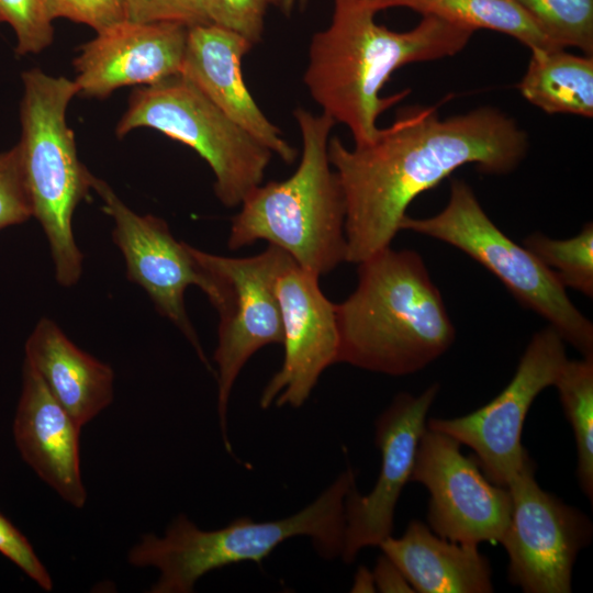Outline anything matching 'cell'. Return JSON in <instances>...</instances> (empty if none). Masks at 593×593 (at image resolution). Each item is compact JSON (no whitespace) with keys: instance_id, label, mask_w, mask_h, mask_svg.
<instances>
[{"instance_id":"obj_1","label":"cell","mask_w":593,"mask_h":593,"mask_svg":"<svg viewBox=\"0 0 593 593\" xmlns=\"http://www.w3.org/2000/svg\"><path fill=\"white\" fill-rule=\"evenodd\" d=\"M528 147L526 131L492 107L448 118L435 108H410L353 148L331 137L328 159L346 205V261L358 265L390 247L410 203L457 168L473 164L483 174L506 175Z\"/></svg>"},{"instance_id":"obj_2","label":"cell","mask_w":593,"mask_h":593,"mask_svg":"<svg viewBox=\"0 0 593 593\" xmlns=\"http://www.w3.org/2000/svg\"><path fill=\"white\" fill-rule=\"evenodd\" d=\"M329 25L310 43L304 85L322 113L344 124L356 146L373 141L378 118L406 91L380 92L399 68L437 60L461 52L474 31L435 15L396 32L374 21L376 11L362 0H333Z\"/></svg>"},{"instance_id":"obj_3","label":"cell","mask_w":593,"mask_h":593,"mask_svg":"<svg viewBox=\"0 0 593 593\" xmlns=\"http://www.w3.org/2000/svg\"><path fill=\"white\" fill-rule=\"evenodd\" d=\"M358 265L356 289L336 304L338 362L400 377L450 348L455 327L416 251L390 246Z\"/></svg>"},{"instance_id":"obj_4","label":"cell","mask_w":593,"mask_h":593,"mask_svg":"<svg viewBox=\"0 0 593 593\" xmlns=\"http://www.w3.org/2000/svg\"><path fill=\"white\" fill-rule=\"evenodd\" d=\"M293 115L302 141L300 163L287 179L261 183L245 198L232 219L227 247L266 240L320 278L347 256L345 199L328 159L336 123L303 108Z\"/></svg>"},{"instance_id":"obj_5","label":"cell","mask_w":593,"mask_h":593,"mask_svg":"<svg viewBox=\"0 0 593 593\" xmlns=\"http://www.w3.org/2000/svg\"><path fill=\"white\" fill-rule=\"evenodd\" d=\"M355 485V473L348 468L307 506L276 521L238 517L225 527L202 530L179 515L163 537L144 535L130 550L128 562L158 569L149 592L190 593L204 574L245 561L260 563L294 537H309L321 556L335 558L343 551L346 499Z\"/></svg>"},{"instance_id":"obj_6","label":"cell","mask_w":593,"mask_h":593,"mask_svg":"<svg viewBox=\"0 0 593 593\" xmlns=\"http://www.w3.org/2000/svg\"><path fill=\"white\" fill-rule=\"evenodd\" d=\"M22 81L21 137L15 146L33 217L49 244L56 280L68 288L79 280L83 259L74 237L72 216L91 189L92 175L78 158L75 134L66 121L78 87L74 80L38 68L24 71Z\"/></svg>"},{"instance_id":"obj_7","label":"cell","mask_w":593,"mask_h":593,"mask_svg":"<svg viewBox=\"0 0 593 593\" xmlns=\"http://www.w3.org/2000/svg\"><path fill=\"white\" fill-rule=\"evenodd\" d=\"M401 230L460 249L492 272L522 305L547 320L583 357H593L592 323L571 302L558 277L491 221L466 181H451L448 203L438 214L406 215Z\"/></svg>"},{"instance_id":"obj_8","label":"cell","mask_w":593,"mask_h":593,"mask_svg":"<svg viewBox=\"0 0 593 593\" xmlns=\"http://www.w3.org/2000/svg\"><path fill=\"white\" fill-rule=\"evenodd\" d=\"M139 127L202 157L214 175V193L227 208L239 206L262 183L273 155L181 74L134 90L115 132L123 137Z\"/></svg>"},{"instance_id":"obj_9","label":"cell","mask_w":593,"mask_h":593,"mask_svg":"<svg viewBox=\"0 0 593 593\" xmlns=\"http://www.w3.org/2000/svg\"><path fill=\"white\" fill-rule=\"evenodd\" d=\"M201 269L213 282L210 300L220 316L217 346L213 360L217 366V413L224 445L227 436V409L236 379L259 349L282 344V321L276 294V279L292 257L268 244L250 257H227L189 246Z\"/></svg>"},{"instance_id":"obj_10","label":"cell","mask_w":593,"mask_h":593,"mask_svg":"<svg viewBox=\"0 0 593 593\" xmlns=\"http://www.w3.org/2000/svg\"><path fill=\"white\" fill-rule=\"evenodd\" d=\"M506 489L511 517L500 542L510 582L525 593H570L577 556L592 536L589 517L540 488L530 458Z\"/></svg>"},{"instance_id":"obj_11","label":"cell","mask_w":593,"mask_h":593,"mask_svg":"<svg viewBox=\"0 0 593 593\" xmlns=\"http://www.w3.org/2000/svg\"><path fill=\"white\" fill-rule=\"evenodd\" d=\"M566 361L564 340L548 326L534 334L512 380L492 401L463 416L432 417L426 427L470 447L484 475L506 488L529 459L522 445L529 407L542 390L555 384Z\"/></svg>"},{"instance_id":"obj_12","label":"cell","mask_w":593,"mask_h":593,"mask_svg":"<svg viewBox=\"0 0 593 593\" xmlns=\"http://www.w3.org/2000/svg\"><path fill=\"white\" fill-rule=\"evenodd\" d=\"M411 481L429 493L427 521L435 534L466 545L500 542L511 517L510 493L491 482L456 439L426 427Z\"/></svg>"},{"instance_id":"obj_13","label":"cell","mask_w":593,"mask_h":593,"mask_svg":"<svg viewBox=\"0 0 593 593\" xmlns=\"http://www.w3.org/2000/svg\"><path fill=\"white\" fill-rule=\"evenodd\" d=\"M90 186L103 201V211L114 221L112 238L123 254L127 279L147 292L160 315L182 332L212 371L188 317L184 291L197 286L210 300L213 282L194 260L190 245L176 240L163 219L132 211L102 179L91 175Z\"/></svg>"},{"instance_id":"obj_14","label":"cell","mask_w":593,"mask_h":593,"mask_svg":"<svg viewBox=\"0 0 593 593\" xmlns=\"http://www.w3.org/2000/svg\"><path fill=\"white\" fill-rule=\"evenodd\" d=\"M318 277L301 268L293 258L276 279L282 321L283 361L260 395L268 409L303 405L321 374L338 362L339 331L336 304L322 292Z\"/></svg>"},{"instance_id":"obj_15","label":"cell","mask_w":593,"mask_h":593,"mask_svg":"<svg viewBox=\"0 0 593 593\" xmlns=\"http://www.w3.org/2000/svg\"><path fill=\"white\" fill-rule=\"evenodd\" d=\"M439 385H429L419 395L398 394L376 421V445L381 468L373 489L367 495L349 491L345 506V538L340 557L355 560L366 547L379 546L392 535L395 506L409 481L419 439L426 428V415Z\"/></svg>"},{"instance_id":"obj_16","label":"cell","mask_w":593,"mask_h":593,"mask_svg":"<svg viewBox=\"0 0 593 593\" xmlns=\"http://www.w3.org/2000/svg\"><path fill=\"white\" fill-rule=\"evenodd\" d=\"M189 27L124 21L85 43L74 60L78 94L105 98L125 86H150L181 71Z\"/></svg>"},{"instance_id":"obj_17","label":"cell","mask_w":593,"mask_h":593,"mask_svg":"<svg viewBox=\"0 0 593 593\" xmlns=\"http://www.w3.org/2000/svg\"><path fill=\"white\" fill-rule=\"evenodd\" d=\"M253 46L214 23L190 26L180 74L273 155L292 164L298 150L264 114L245 83L242 61Z\"/></svg>"},{"instance_id":"obj_18","label":"cell","mask_w":593,"mask_h":593,"mask_svg":"<svg viewBox=\"0 0 593 593\" xmlns=\"http://www.w3.org/2000/svg\"><path fill=\"white\" fill-rule=\"evenodd\" d=\"M80 429L24 359L22 391L13 421L15 445L34 472L77 508L87 501L80 470Z\"/></svg>"},{"instance_id":"obj_19","label":"cell","mask_w":593,"mask_h":593,"mask_svg":"<svg viewBox=\"0 0 593 593\" xmlns=\"http://www.w3.org/2000/svg\"><path fill=\"white\" fill-rule=\"evenodd\" d=\"M25 360L80 427L113 400L112 368L77 347L49 318H41L27 338Z\"/></svg>"},{"instance_id":"obj_20","label":"cell","mask_w":593,"mask_h":593,"mask_svg":"<svg viewBox=\"0 0 593 593\" xmlns=\"http://www.w3.org/2000/svg\"><path fill=\"white\" fill-rule=\"evenodd\" d=\"M418 593H491L492 571L478 546L450 541L412 521L404 534L380 545Z\"/></svg>"},{"instance_id":"obj_21","label":"cell","mask_w":593,"mask_h":593,"mask_svg":"<svg viewBox=\"0 0 593 593\" xmlns=\"http://www.w3.org/2000/svg\"><path fill=\"white\" fill-rule=\"evenodd\" d=\"M521 94L548 114L593 118V56L564 48L533 51L518 83Z\"/></svg>"},{"instance_id":"obj_22","label":"cell","mask_w":593,"mask_h":593,"mask_svg":"<svg viewBox=\"0 0 593 593\" xmlns=\"http://www.w3.org/2000/svg\"><path fill=\"white\" fill-rule=\"evenodd\" d=\"M394 7L412 9L422 15H435L477 31L504 33L533 51L558 47L516 0H398Z\"/></svg>"},{"instance_id":"obj_23","label":"cell","mask_w":593,"mask_h":593,"mask_svg":"<svg viewBox=\"0 0 593 593\" xmlns=\"http://www.w3.org/2000/svg\"><path fill=\"white\" fill-rule=\"evenodd\" d=\"M553 387L574 434L577 477L586 497L593 499V357L569 360L562 366Z\"/></svg>"},{"instance_id":"obj_24","label":"cell","mask_w":593,"mask_h":593,"mask_svg":"<svg viewBox=\"0 0 593 593\" xmlns=\"http://www.w3.org/2000/svg\"><path fill=\"white\" fill-rule=\"evenodd\" d=\"M523 245L559 279L564 288L593 296V225L568 239H552L540 233L524 238Z\"/></svg>"},{"instance_id":"obj_25","label":"cell","mask_w":593,"mask_h":593,"mask_svg":"<svg viewBox=\"0 0 593 593\" xmlns=\"http://www.w3.org/2000/svg\"><path fill=\"white\" fill-rule=\"evenodd\" d=\"M558 47L593 55V0H516Z\"/></svg>"},{"instance_id":"obj_26","label":"cell","mask_w":593,"mask_h":593,"mask_svg":"<svg viewBox=\"0 0 593 593\" xmlns=\"http://www.w3.org/2000/svg\"><path fill=\"white\" fill-rule=\"evenodd\" d=\"M44 0H0V24L16 36L19 55L37 54L53 42L54 29Z\"/></svg>"},{"instance_id":"obj_27","label":"cell","mask_w":593,"mask_h":593,"mask_svg":"<svg viewBox=\"0 0 593 593\" xmlns=\"http://www.w3.org/2000/svg\"><path fill=\"white\" fill-rule=\"evenodd\" d=\"M126 20L137 23L175 22L188 27L216 21L215 0H122Z\"/></svg>"},{"instance_id":"obj_28","label":"cell","mask_w":593,"mask_h":593,"mask_svg":"<svg viewBox=\"0 0 593 593\" xmlns=\"http://www.w3.org/2000/svg\"><path fill=\"white\" fill-rule=\"evenodd\" d=\"M33 216L16 146L0 153V231Z\"/></svg>"},{"instance_id":"obj_29","label":"cell","mask_w":593,"mask_h":593,"mask_svg":"<svg viewBox=\"0 0 593 593\" xmlns=\"http://www.w3.org/2000/svg\"><path fill=\"white\" fill-rule=\"evenodd\" d=\"M44 3L52 21L65 18L97 33L126 21L122 0H44Z\"/></svg>"},{"instance_id":"obj_30","label":"cell","mask_w":593,"mask_h":593,"mask_svg":"<svg viewBox=\"0 0 593 593\" xmlns=\"http://www.w3.org/2000/svg\"><path fill=\"white\" fill-rule=\"evenodd\" d=\"M215 24L236 32L253 45L262 38L265 15L277 0H215Z\"/></svg>"},{"instance_id":"obj_31","label":"cell","mask_w":593,"mask_h":593,"mask_svg":"<svg viewBox=\"0 0 593 593\" xmlns=\"http://www.w3.org/2000/svg\"><path fill=\"white\" fill-rule=\"evenodd\" d=\"M0 553L19 567L43 590L52 591L53 581L25 536L0 513Z\"/></svg>"},{"instance_id":"obj_32","label":"cell","mask_w":593,"mask_h":593,"mask_svg":"<svg viewBox=\"0 0 593 593\" xmlns=\"http://www.w3.org/2000/svg\"><path fill=\"white\" fill-rule=\"evenodd\" d=\"M372 574L380 592H414L401 570L385 555L379 557Z\"/></svg>"},{"instance_id":"obj_33","label":"cell","mask_w":593,"mask_h":593,"mask_svg":"<svg viewBox=\"0 0 593 593\" xmlns=\"http://www.w3.org/2000/svg\"><path fill=\"white\" fill-rule=\"evenodd\" d=\"M376 583L371 571L360 567L354 579L351 592H376Z\"/></svg>"},{"instance_id":"obj_34","label":"cell","mask_w":593,"mask_h":593,"mask_svg":"<svg viewBox=\"0 0 593 593\" xmlns=\"http://www.w3.org/2000/svg\"><path fill=\"white\" fill-rule=\"evenodd\" d=\"M307 0H277V7L281 9V11L289 15L296 5L305 3Z\"/></svg>"},{"instance_id":"obj_35","label":"cell","mask_w":593,"mask_h":593,"mask_svg":"<svg viewBox=\"0 0 593 593\" xmlns=\"http://www.w3.org/2000/svg\"><path fill=\"white\" fill-rule=\"evenodd\" d=\"M362 1L366 2L376 12H378L383 9L393 8L394 3L398 0H362Z\"/></svg>"}]
</instances>
